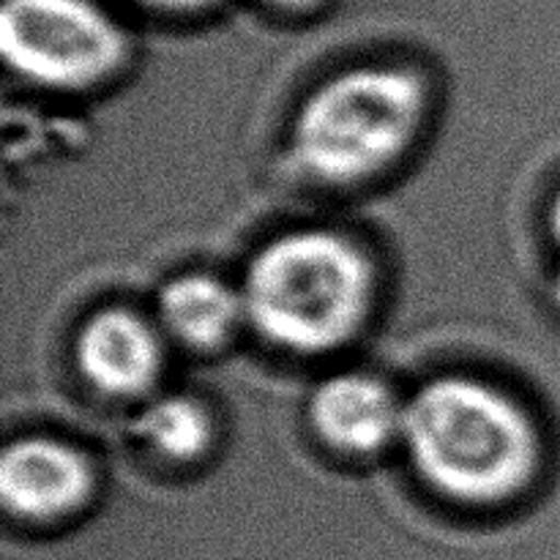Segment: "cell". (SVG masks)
I'll return each instance as SVG.
<instances>
[{
    "instance_id": "obj_1",
    "label": "cell",
    "mask_w": 560,
    "mask_h": 560,
    "mask_svg": "<svg viewBox=\"0 0 560 560\" xmlns=\"http://www.w3.org/2000/svg\"><path fill=\"white\" fill-rule=\"evenodd\" d=\"M399 438L432 490L470 506L517 495L541 459L530 416L474 377H438L421 386L405 402Z\"/></svg>"
},
{
    "instance_id": "obj_2",
    "label": "cell",
    "mask_w": 560,
    "mask_h": 560,
    "mask_svg": "<svg viewBox=\"0 0 560 560\" xmlns=\"http://www.w3.org/2000/svg\"><path fill=\"white\" fill-rule=\"evenodd\" d=\"M246 320L277 348L301 355L342 348L375 301L370 257L331 230H295L268 241L246 268Z\"/></svg>"
},
{
    "instance_id": "obj_3",
    "label": "cell",
    "mask_w": 560,
    "mask_h": 560,
    "mask_svg": "<svg viewBox=\"0 0 560 560\" xmlns=\"http://www.w3.org/2000/svg\"><path fill=\"white\" fill-rule=\"evenodd\" d=\"M424 113V82L413 71L355 66L317 85L301 104L293 156L323 184H361L405 156Z\"/></svg>"
},
{
    "instance_id": "obj_4",
    "label": "cell",
    "mask_w": 560,
    "mask_h": 560,
    "mask_svg": "<svg viewBox=\"0 0 560 560\" xmlns=\"http://www.w3.org/2000/svg\"><path fill=\"white\" fill-rule=\"evenodd\" d=\"M0 49L33 85L82 91L124 66L129 42L96 0H3Z\"/></svg>"
},
{
    "instance_id": "obj_5",
    "label": "cell",
    "mask_w": 560,
    "mask_h": 560,
    "mask_svg": "<svg viewBox=\"0 0 560 560\" xmlns=\"http://www.w3.org/2000/svg\"><path fill=\"white\" fill-rule=\"evenodd\" d=\"M74 359L80 375L98 394L135 399L142 397L162 372V339L145 317L113 306L82 323Z\"/></svg>"
},
{
    "instance_id": "obj_6",
    "label": "cell",
    "mask_w": 560,
    "mask_h": 560,
    "mask_svg": "<svg viewBox=\"0 0 560 560\" xmlns=\"http://www.w3.org/2000/svg\"><path fill=\"white\" fill-rule=\"evenodd\" d=\"M93 470L69 443L22 438L0 459L5 509L25 520H55L77 512L91 498Z\"/></svg>"
},
{
    "instance_id": "obj_7",
    "label": "cell",
    "mask_w": 560,
    "mask_h": 560,
    "mask_svg": "<svg viewBox=\"0 0 560 560\" xmlns=\"http://www.w3.org/2000/svg\"><path fill=\"white\" fill-rule=\"evenodd\" d=\"M405 405L375 375L342 372L315 388L310 419L317 435L345 454H375L402 432Z\"/></svg>"
},
{
    "instance_id": "obj_8",
    "label": "cell",
    "mask_w": 560,
    "mask_h": 560,
    "mask_svg": "<svg viewBox=\"0 0 560 560\" xmlns=\"http://www.w3.org/2000/svg\"><path fill=\"white\" fill-rule=\"evenodd\" d=\"M159 320L186 348H217L246 320L244 299L211 273H180L159 293Z\"/></svg>"
},
{
    "instance_id": "obj_9",
    "label": "cell",
    "mask_w": 560,
    "mask_h": 560,
    "mask_svg": "<svg viewBox=\"0 0 560 560\" xmlns=\"http://www.w3.org/2000/svg\"><path fill=\"white\" fill-rule=\"evenodd\" d=\"M140 435L148 446L173 463H191L202 457L213 441V421L197 399L186 394L159 397L142 410Z\"/></svg>"
},
{
    "instance_id": "obj_10",
    "label": "cell",
    "mask_w": 560,
    "mask_h": 560,
    "mask_svg": "<svg viewBox=\"0 0 560 560\" xmlns=\"http://www.w3.org/2000/svg\"><path fill=\"white\" fill-rule=\"evenodd\" d=\"M137 3L153 11H164V14H195V11L219 3V0H137Z\"/></svg>"
},
{
    "instance_id": "obj_11",
    "label": "cell",
    "mask_w": 560,
    "mask_h": 560,
    "mask_svg": "<svg viewBox=\"0 0 560 560\" xmlns=\"http://www.w3.org/2000/svg\"><path fill=\"white\" fill-rule=\"evenodd\" d=\"M550 233H552V241H556L558 249H560V191L556 195V200H552V208H550ZM556 295L560 301V279H558Z\"/></svg>"
},
{
    "instance_id": "obj_12",
    "label": "cell",
    "mask_w": 560,
    "mask_h": 560,
    "mask_svg": "<svg viewBox=\"0 0 560 560\" xmlns=\"http://www.w3.org/2000/svg\"><path fill=\"white\" fill-rule=\"evenodd\" d=\"M266 3L277 5V9H284V11H310L315 9V5H320L323 0H266Z\"/></svg>"
}]
</instances>
